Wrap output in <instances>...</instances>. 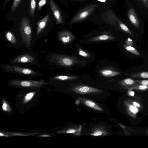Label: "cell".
Here are the masks:
<instances>
[{"mask_svg": "<svg viewBox=\"0 0 148 148\" xmlns=\"http://www.w3.org/2000/svg\"><path fill=\"white\" fill-rule=\"evenodd\" d=\"M136 80L139 85H148V79H138Z\"/></svg>", "mask_w": 148, "mask_h": 148, "instance_id": "obj_29", "label": "cell"}, {"mask_svg": "<svg viewBox=\"0 0 148 148\" xmlns=\"http://www.w3.org/2000/svg\"><path fill=\"white\" fill-rule=\"evenodd\" d=\"M147 134H148V131H147Z\"/></svg>", "mask_w": 148, "mask_h": 148, "instance_id": "obj_40", "label": "cell"}, {"mask_svg": "<svg viewBox=\"0 0 148 148\" xmlns=\"http://www.w3.org/2000/svg\"><path fill=\"white\" fill-rule=\"evenodd\" d=\"M36 6V0H30L29 3V15L34 17Z\"/></svg>", "mask_w": 148, "mask_h": 148, "instance_id": "obj_21", "label": "cell"}, {"mask_svg": "<svg viewBox=\"0 0 148 148\" xmlns=\"http://www.w3.org/2000/svg\"><path fill=\"white\" fill-rule=\"evenodd\" d=\"M119 84L123 88L127 90L139 85L136 80L131 78H127L120 81Z\"/></svg>", "mask_w": 148, "mask_h": 148, "instance_id": "obj_15", "label": "cell"}, {"mask_svg": "<svg viewBox=\"0 0 148 148\" xmlns=\"http://www.w3.org/2000/svg\"><path fill=\"white\" fill-rule=\"evenodd\" d=\"M125 41L126 45L131 46H133V41L132 39L128 38L126 39Z\"/></svg>", "mask_w": 148, "mask_h": 148, "instance_id": "obj_30", "label": "cell"}, {"mask_svg": "<svg viewBox=\"0 0 148 148\" xmlns=\"http://www.w3.org/2000/svg\"><path fill=\"white\" fill-rule=\"evenodd\" d=\"M123 47L125 49L131 53L138 56L140 55V54L139 52L135 48L133 47V46H128L126 44H124L123 45Z\"/></svg>", "mask_w": 148, "mask_h": 148, "instance_id": "obj_22", "label": "cell"}, {"mask_svg": "<svg viewBox=\"0 0 148 148\" xmlns=\"http://www.w3.org/2000/svg\"><path fill=\"white\" fill-rule=\"evenodd\" d=\"M78 78V77L77 76L56 74L51 76L49 79L65 81L75 79Z\"/></svg>", "mask_w": 148, "mask_h": 148, "instance_id": "obj_16", "label": "cell"}, {"mask_svg": "<svg viewBox=\"0 0 148 148\" xmlns=\"http://www.w3.org/2000/svg\"><path fill=\"white\" fill-rule=\"evenodd\" d=\"M128 90L127 92V95L129 96H133L135 95V92L132 90L130 89H128Z\"/></svg>", "mask_w": 148, "mask_h": 148, "instance_id": "obj_32", "label": "cell"}, {"mask_svg": "<svg viewBox=\"0 0 148 148\" xmlns=\"http://www.w3.org/2000/svg\"><path fill=\"white\" fill-rule=\"evenodd\" d=\"M113 36L107 34H103L95 36L89 40L90 42H96L113 40L115 38Z\"/></svg>", "mask_w": 148, "mask_h": 148, "instance_id": "obj_18", "label": "cell"}, {"mask_svg": "<svg viewBox=\"0 0 148 148\" xmlns=\"http://www.w3.org/2000/svg\"><path fill=\"white\" fill-rule=\"evenodd\" d=\"M21 1V0H14L10 9L11 12H14L16 10L19 5Z\"/></svg>", "mask_w": 148, "mask_h": 148, "instance_id": "obj_24", "label": "cell"}, {"mask_svg": "<svg viewBox=\"0 0 148 148\" xmlns=\"http://www.w3.org/2000/svg\"><path fill=\"white\" fill-rule=\"evenodd\" d=\"M59 41L61 43L67 44L71 42L74 39L75 36L70 31L64 30L59 32L57 36Z\"/></svg>", "mask_w": 148, "mask_h": 148, "instance_id": "obj_10", "label": "cell"}, {"mask_svg": "<svg viewBox=\"0 0 148 148\" xmlns=\"http://www.w3.org/2000/svg\"><path fill=\"white\" fill-rule=\"evenodd\" d=\"M8 63L16 65L25 64L39 67L40 66L38 53L33 50L22 52L11 59Z\"/></svg>", "mask_w": 148, "mask_h": 148, "instance_id": "obj_2", "label": "cell"}, {"mask_svg": "<svg viewBox=\"0 0 148 148\" xmlns=\"http://www.w3.org/2000/svg\"><path fill=\"white\" fill-rule=\"evenodd\" d=\"M47 0H39L38 4V9L40 10L42 7L47 3Z\"/></svg>", "mask_w": 148, "mask_h": 148, "instance_id": "obj_26", "label": "cell"}, {"mask_svg": "<svg viewBox=\"0 0 148 148\" xmlns=\"http://www.w3.org/2000/svg\"><path fill=\"white\" fill-rule=\"evenodd\" d=\"M129 102L131 103L132 105L135 106V107L138 108H141V106L140 104L138 102L133 101L131 99H127Z\"/></svg>", "mask_w": 148, "mask_h": 148, "instance_id": "obj_27", "label": "cell"}, {"mask_svg": "<svg viewBox=\"0 0 148 148\" xmlns=\"http://www.w3.org/2000/svg\"><path fill=\"white\" fill-rule=\"evenodd\" d=\"M132 90L144 91L148 90V85H138L130 88Z\"/></svg>", "mask_w": 148, "mask_h": 148, "instance_id": "obj_23", "label": "cell"}, {"mask_svg": "<svg viewBox=\"0 0 148 148\" xmlns=\"http://www.w3.org/2000/svg\"><path fill=\"white\" fill-rule=\"evenodd\" d=\"M78 99L82 102L86 106L93 109L99 111H103L101 108L95 102L87 99L79 97Z\"/></svg>", "mask_w": 148, "mask_h": 148, "instance_id": "obj_17", "label": "cell"}, {"mask_svg": "<svg viewBox=\"0 0 148 148\" xmlns=\"http://www.w3.org/2000/svg\"><path fill=\"white\" fill-rule=\"evenodd\" d=\"M9 86L13 87L28 88H42L49 83L45 82L43 79L39 80H33L18 79H10L7 81Z\"/></svg>", "mask_w": 148, "mask_h": 148, "instance_id": "obj_5", "label": "cell"}, {"mask_svg": "<svg viewBox=\"0 0 148 148\" xmlns=\"http://www.w3.org/2000/svg\"><path fill=\"white\" fill-rule=\"evenodd\" d=\"M8 106L6 103H4L3 104L2 106V108L3 110L4 111H6L7 110V107Z\"/></svg>", "mask_w": 148, "mask_h": 148, "instance_id": "obj_33", "label": "cell"}, {"mask_svg": "<svg viewBox=\"0 0 148 148\" xmlns=\"http://www.w3.org/2000/svg\"><path fill=\"white\" fill-rule=\"evenodd\" d=\"M128 16L131 23L136 28L140 27V23L134 8L131 7L128 11Z\"/></svg>", "mask_w": 148, "mask_h": 148, "instance_id": "obj_14", "label": "cell"}, {"mask_svg": "<svg viewBox=\"0 0 148 148\" xmlns=\"http://www.w3.org/2000/svg\"><path fill=\"white\" fill-rule=\"evenodd\" d=\"M103 133V132L102 131L97 130L91 134L94 136H98L101 135Z\"/></svg>", "mask_w": 148, "mask_h": 148, "instance_id": "obj_31", "label": "cell"}, {"mask_svg": "<svg viewBox=\"0 0 148 148\" xmlns=\"http://www.w3.org/2000/svg\"><path fill=\"white\" fill-rule=\"evenodd\" d=\"M34 95V93L32 92H31L27 94L25 97L24 101L27 102L29 101L32 97Z\"/></svg>", "mask_w": 148, "mask_h": 148, "instance_id": "obj_28", "label": "cell"}, {"mask_svg": "<svg viewBox=\"0 0 148 148\" xmlns=\"http://www.w3.org/2000/svg\"><path fill=\"white\" fill-rule=\"evenodd\" d=\"M10 0H5V1L6 2H8V1H9Z\"/></svg>", "mask_w": 148, "mask_h": 148, "instance_id": "obj_38", "label": "cell"}, {"mask_svg": "<svg viewBox=\"0 0 148 148\" xmlns=\"http://www.w3.org/2000/svg\"><path fill=\"white\" fill-rule=\"evenodd\" d=\"M105 18L111 24L117 26L121 30L131 36L133 34L128 27L122 23L114 13L109 10L105 13Z\"/></svg>", "mask_w": 148, "mask_h": 148, "instance_id": "obj_6", "label": "cell"}, {"mask_svg": "<svg viewBox=\"0 0 148 148\" xmlns=\"http://www.w3.org/2000/svg\"><path fill=\"white\" fill-rule=\"evenodd\" d=\"M96 6L95 3L91 4L86 6L79 11L72 18L69 23L73 24L84 20L93 12Z\"/></svg>", "mask_w": 148, "mask_h": 148, "instance_id": "obj_7", "label": "cell"}, {"mask_svg": "<svg viewBox=\"0 0 148 148\" xmlns=\"http://www.w3.org/2000/svg\"><path fill=\"white\" fill-rule=\"evenodd\" d=\"M45 60L51 65L62 67L72 66L78 61L75 57L54 52L47 54L45 57Z\"/></svg>", "mask_w": 148, "mask_h": 148, "instance_id": "obj_3", "label": "cell"}, {"mask_svg": "<svg viewBox=\"0 0 148 148\" xmlns=\"http://www.w3.org/2000/svg\"><path fill=\"white\" fill-rule=\"evenodd\" d=\"M50 5L51 9L55 17L57 25L62 24L63 23V20L59 9L53 0H50Z\"/></svg>", "mask_w": 148, "mask_h": 148, "instance_id": "obj_11", "label": "cell"}, {"mask_svg": "<svg viewBox=\"0 0 148 148\" xmlns=\"http://www.w3.org/2000/svg\"><path fill=\"white\" fill-rule=\"evenodd\" d=\"M77 0V1H83L84 0Z\"/></svg>", "mask_w": 148, "mask_h": 148, "instance_id": "obj_39", "label": "cell"}, {"mask_svg": "<svg viewBox=\"0 0 148 148\" xmlns=\"http://www.w3.org/2000/svg\"><path fill=\"white\" fill-rule=\"evenodd\" d=\"M78 51V53L80 56L85 57H89L90 56V55L88 53L80 48H79Z\"/></svg>", "mask_w": 148, "mask_h": 148, "instance_id": "obj_25", "label": "cell"}, {"mask_svg": "<svg viewBox=\"0 0 148 148\" xmlns=\"http://www.w3.org/2000/svg\"><path fill=\"white\" fill-rule=\"evenodd\" d=\"M100 74L103 76L106 77H112L116 76L121 74L117 71L110 69H103L99 71Z\"/></svg>", "mask_w": 148, "mask_h": 148, "instance_id": "obj_19", "label": "cell"}, {"mask_svg": "<svg viewBox=\"0 0 148 148\" xmlns=\"http://www.w3.org/2000/svg\"><path fill=\"white\" fill-rule=\"evenodd\" d=\"M76 130L75 129H70L69 130H68L66 132V133H75V132Z\"/></svg>", "mask_w": 148, "mask_h": 148, "instance_id": "obj_34", "label": "cell"}, {"mask_svg": "<svg viewBox=\"0 0 148 148\" xmlns=\"http://www.w3.org/2000/svg\"><path fill=\"white\" fill-rule=\"evenodd\" d=\"M13 32L17 38L21 47L26 50H33L36 41L35 33L28 18L23 17L17 30Z\"/></svg>", "mask_w": 148, "mask_h": 148, "instance_id": "obj_1", "label": "cell"}, {"mask_svg": "<svg viewBox=\"0 0 148 148\" xmlns=\"http://www.w3.org/2000/svg\"><path fill=\"white\" fill-rule=\"evenodd\" d=\"M2 38L11 47L17 49L21 47L19 41L13 31L8 30L2 34Z\"/></svg>", "mask_w": 148, "mask_h": 148, "instance_id": "obj_9", "label": "cell"}, {"mask_svg": "<svg viewBox=\"0 0 148 148\" xmlns=\"http://www.w3.org/2000/svg\"><path fill=\"white\" fill-rule=\"evenodd\" d=\"M144 3V4L147 7H148V0H140Z\"/></svg>", "mask_w": 148, "mask_h": 148, "instance_id": "obj_35", "label": "cell"}, {"mask_svg": "<svg viewBox=\"0 0 148 148\" xmlns=\"http://www.w3.org/2000/svg\"><path fill=\"white\" fill-rule=\"evenodd\" d=\"M42 136L43 137H47L48 136H49L47 135H43Z\"/></svg>", "mask_w": 148, "mask_h": 148, "instance_id": "obj_37", "label": "cell"}, {"mask_svg": "<svg viewBox=\"0 0 148 148\" xmlns=\"http://www.w3.org/2000/svg\"><path fill=\"white\" fill-rule=\"evenodd\" d=\"M0 67L4 72L10 73L19 75L22 76L30 77H40L43 74L30 68L23 67L18 65L9 63L1 64Z\"/></svg>", "mask_w": 148, "mask_h": 148, "instance_id": "obj_4", "label": "cell"}, {"mask_svg": "<svg viewBox=\"0 0 148 148\" xmlns=\"http://www.w3.org/2000/svg\"><path fill=\"white\" fill-rule=\"evenodd\" d=\"M102 2H106L107 0H96Z\"/></svg>", "mask_w": 148, "mask_h": 148, "instance_id": "obj_36", "label": "cell"}, {"mask_svg": "<svg viewBox=\"0 0 148 148\" xmlns=\"http://www.w3.org/2000/svg\"><path fill=\"white\" fill-rule=\"evenodd\" d=\"M73 90L75 92L80 94L98 92H101L100 90L97 88L85 86H76L74 88Z\"/></svg>", "mask_w": 148, "mask_h": 148, "instance_id": "obj_13", "label": "cell"}, {"mask_svg": "<svg viewBox=\"0 0 148 148\" xmlns=\"http://www.w3.org/2000/svg\"><path fill=\"white\" fill-rule=\"evenodd\" d=\"M123 103L127 114L132 118L136 119L137 114L139 111L138 108L134 106L127 100H124Z\"/></svg>", "mask_w": 148, "mask_h": 148, "instance_id": "obj_12", "label": "cell"}, {"mask_svg": "<svg viewBox=\"0 0 148 148\" xmlns=\"http://www.w3.org/2000/svg\"><path fill=\"white\" fill-rule=\"evenodd\" d=\"M132 77L135 78L148 79V72L142 71L132 74L130 75Z\"/></svg>", "mask_w": 148, "mask_h": 148, "instance_id": "obj_20", "label": "cell"}, {"mask_svg": "<svg viewBox=\"0 0 148 148\" xmlns=\"http://www.w3.org/2000/svg\"><path fill=\"white\" fill-rule=\"evenodd\" d=\"M49 19V15L47 14L37 22V28L35 33V38L36 41L46 36L45 29Z\"/></svg>", "mask_w": 148, "mask_h": 148, "instance_id": "obj_8", "label": "cell"}]
</instances>
